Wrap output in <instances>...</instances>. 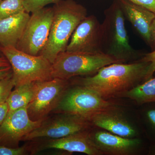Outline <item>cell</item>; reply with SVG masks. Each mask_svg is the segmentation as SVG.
Wrapping results in <instances>:
<instances>
[{"label": "cell", "instance_id": "3", "mask_svg": "<svg viewBox=\"0 0 155 155\" xmlns=\"http://www.w3.org/2000/svg\"><path fill=\"white\" fill-rule=\"evenodd\" d=\"M102 23V52L122 63L136 58L138 53L129 43L125 15L118 0L104 12Z\"/></svg>", "mask_w": 155, "mask_h": 155}, {"label": "cell", "instance_id": "30", "mask_svg": "<svg viewBox=\"0 0 155 155\" xmlns=\"http://www.w3.org/2000/svg\"><path fill=\"white\" fill-rule=\"evenodd\" d=\"M1 46H0V57H2V56H3L2 55V52H1Z\"/></svg>", "mask_w": 155, "mask_h": 155}, {"label": "cell", "instance_id": "17", "mask_svg": "<svg viewBox=\"0 0 155 155\" xmlns=\"http://www.w3.org/2000/svg\"><path fill=\"white\" fill-rule=\"evenodd\" d=\"M117 97L130 99L138 104L155 103V77L119 94Z\"/></svg>", "mask_w": 155, "mask_h": 155}, {"label": "cell", "instance_id": "20", "mask_svg": "<svg viewBox=\"0 0 155 155\" xmlns=\"http://www.w3.org/2000/svg\"><path fill=\"white\" fill-rule=\"evenodd\" d=\"M14 87V84L12 72L0 80V105L6 102Z\"/></svg>", "mask_w": 155, "mask_h": 155}, {"label": "cell", "instance_id": "9", "mask_svg": "<svg viewBox=\"0 0 155 155\" xmlns=\"http://www.w3.org/2000/svg\"><path fill=\"white\" fill-rule=\"evenodd\" d=\"M91 123L87 119L77 115L58 113L52 118H46L41 125L28 133L23 140L40 138L57 139L86 131Z\"/></svg>", "mask_w": 155, "mask_h": 155}, {"label": "cell", "instance_id": "27", "mask_svg": "<svg viewBox=\"0 0 155 155\" xmlns=\"http://www.w3.org/2000/svg\"><path fill=\"white\" fill-rule=\"evenodd\" d=\"M12 72L11 66L0 68V80L7 77Z\"/></svg>", "mask_w": 155, "mask_h": 155}, {"label": "cell", "instance_id": "21", "mask_svg": "<svg viewBox=\"0 0 155 155\" xmlns=\"http://www.w3.org/2000/svg\"><path fill=\"white\" fill-rule=\"evenodd\" d=\"M61 0H24L25 11L28 13H33L38 11L50 4H56Z\"/></svg>", "mask_w": 155, "mask_h": 155}, {"label": "cell", "instance_id": "1", "mask_svg": "<svg viewBox=\"0 0 155 155\" xmlns=\"http://www.w3.org/2000/svg\"><path fill=\"white\" fill-rule=\"evenodd\" d=\"M150 63L140 60L131 64L107 65L96 73L78 78V85L94 91L104 98L116 97L145 81Z\"/></svg>", "mask_w": 155, "mask_h": 155}, {"label": "cell", "instance_id": "25", "mask_svg": "<svg viewBox=\"0 0 155 155\" xmlns=\"http://www.w3.org/2000/svg\"><path fill=\"white\" fill-rule=\"evenodd\" d=\"M155 13V0H127Z\"/></svg>", "mask_w": 155, "mask_h": 155}, {"label": "cell", "instance_id": "4", "mask_svg": "<svg viewBox=\"0 0 155 155\" xmlns=\"http://www.w3.org/2000/svg\"><path fill=\"white\" fill-rule=\"evenodd\" d=\"M12 70L14 87L53 79L52 64L42 55L34 56L15 47L1 48Z\"/></svg>", "mask_w": 155, "mask_h": 155}, {"label": "cell", "instance_id": "16", "mask_svg": "<svg viewBox=\"0 0 155 155\" xmlns=\"http://www.w3.org/2000/svg\"><path fill=\"white\" fill-rule=\"evenodd\" d=\"M30 15L25 11L0 19V46L16 48Z\"/></svg>", "mask_w": 155, "mask_h": 155}, {"label": "cell", "instance_id": "32", "mask_svg": "<svg viewBox=\"0 0 155 155\" xmlns=\"http://www.w3.org/2000/svg\"><path fill=\"white\" fill-rule=\"evenodd\" d=\"M0 1H1V0H0Z\"/></svg>", "mask_w": 155, "mask_h": 155}, {"label": "cell", "instance_id": "2", "mask_svg": "<svg viewBox=\"0 0 155 155\" xmlns=\"http://www.w3.org/2000/svg\"><path fill=\"white\" fill-rule=\"evenodd\" d=\"M53 8L54 15L48 38L38 55L51 64L60 53L66 51L69 39L87 14L86 8L74 0H61Z\"/></svg>", "mask_w": 155, "mask_h": 155}, {"label": "cell", "instance_id": "18", "mask_svg": "<svg viewBox=\"0 0 155 155\" xmlns=\"http://www.w3.org/2000/svg\"><path fill=\"white\" fill-rule=\"evenodd\" d=\"M39 82L27 84L15 87L6 101L9 112L27 107L33 99L38 87Z\"/></svg>", "mask_w": 155, "mask_h": 155}, {"label": "cell", "instance_id": "14", "mask_svg": "<svg viewBox=\"0 0 155 155\" xmlns=\"http://www.w3.org/2000/svg\"><path fill=\"white\" fill-rule=\"evenodd\" d=\"M43 149H54L70 153H84L88 155H102L86 131L60 138L51 139L41 146Z\"/></svg>", "mask_w": 155, "mask_h": 155}, {"label": "cell", "instance_id": "10", "mask_svg": "<svg viewBox=\"0 0 155 155\" xmlns=\"http://www.w3.org/2000/svg\"><path fill=\"white\" fill-rule=\"evenodd\" d=\"M102 25L94 15L87 16L77 26L68 44V52L101 53Z\"/></svg>", "mask_w": 155, "mask_h": 155}, {"label": "cell", "instance_id": "22", "mask_svg": "<svg viewBox=\"0 0 155 155\" xmlns=\"http://www.w3.org/2000/svg\"><path fill=\"white\" fill-rule=\"evenodd\" d=\"M143 114L147 127L155 137V105L147 106Z\"/></svg>", "mask_w": 155, "mask_h": 155}, {"label": "cell", "instance_id": "29", "mask_svg": "<svg viewBox=\"0 0 155 155\" xmlns=\"http://www.w3.org/2000/svg\"><path fill=\"white\" fill-rule=\"evenodd\" d=\"M11 66L8 61L4 56L0 57V68Z\"/></svg>", "mask_w": 155, "mask_h": 155}, {"label": "cell", "instance_id": "26", "mask_svg": "<svg viewBox=\"0 0 155 155\" xmlns=\"http://www.w3.org/2000/svg\"><path fill=\"white\" fill-rule=\"evenodd\" d=\"M8 112V107L7 102L0 105V127L5 121Z\"/></svg>", "mask_w": 155, "mask_h": 155}, {"label": "cell", "instance_id": "19", "mask_svg": "<svg viewBox=\"0 0 155 155\" xmlns=\"http://www.w3.org/2000/svg\"><path fill=\"white\" fill-rule=\"evenodd\" d=\"M24 2V0L0 1V19L26 11Z\"/></svg>", "mask_w": 155, "mask_h": 155}, {"label": "cell", "instance_id": "12", "mask_svg": "<svg viewBox=\"0 0 155 155\" xmlns=\"http://www.w3.org/2000/svg\"><path fill=\"white\" fill-rule=\"evenodd\" d=\"M89 134L94 144L102 154H131L141 144V140L137 137L126 138L105 130H97Z\"/></svg>", "mask_w": 155, "mask_h": 155}, {"label": "cell", "instance_id": "11", "mask_svg": "<svg viewBox=\"0 0 155 155\" xmlns=\"http://www.w3.org/2000/svg\"><path fill=\"white\" fill-rule=\"evenodd\" d=\"M27 107L8 112L0 127V145L17 148L19 142L41 125L43 121H33L29 118Z\"/></svg>", "mask_w": 155, "mask_h": 155}, {"label": "cell", "instance_id": "8", "mask_svg": "<svg viewBox=\"0 0 155 155\" xmlns=\"http://www.w3.org/2000/svg\"><path fill=\"white\" fill-rule=\"evenodd\" d=\"M68 80L58 78L39 82L33 99L27 107L29 118L43 121L57 107L68 87Z\"/></svg>", "mask_w": 155, "mask_h": 155}, {"label": "cell", "instance_id": "7", "mask_svg": "<svg viewBox=\"0 0 155 155\" xmlns=\"http://www.w3.org/2000/svg\"><path fill=\"white\" fill-rule=\"evenodd\" d=\"M54 15L52 8H44L31 13L16 48L37 56L45 46Z\"/></svg>", "mask_w": 155, "mask_h": 155}, {"label": "cell", "instance_id": "6", "mask_svg": "<svg viewBox=\"0 0 155 155\" xmlns=\"http://www.w3.org/2000/svg\"><path fill=\"white\" fill-rule=\"evenodd\" d=\"M118 108V104L107 101L91 89L78 85L67 89L53 112L74 114L88 121L99 112Z\"/></svg>", "mask_w": 155, "mask_h": 155}, {"label": "cell", "instance_id": "5", "mask_svg": "<svg viewBox=\"0 0 155 155\" xmlns=\"http://www.w3.org/2000/svg\"><path fill=\"white\" fill-rule=\"evenodd\" d=\"M120 61L104 54L68 52L60 53L52 64L53 78L69 80L72 77L92 75L103 67Z\"/></svg>", "mask_w": 155, "mask_h": 155}, {"label": "cell", "instance_id": "24", "mask_svg": "<svg viewBox=\"0 0 155 155\" xmlns=\"http://www.w3.org/2000/svg\"><path fill=\"white\" fill-rule=\"evenodd\" d=\"M26 147H9L0 145V155H23L27 153Z\"/></svg>", "mask_w": 155, "mask_h": 155}, {"label": "cell", "instance_id": "13", "mask_svg": "<svg viewBox=\"0 0 155 155\" xmlns=\"http://www.w3.org/2000/svg\"><path fill=\"white\" fill-rule=\"evenodd\" d=\"M119 110V108L101 111L88 119L91 124L116 135L126 138H136L138 131Z\"/></svg>", "mask_w": 155, "mask_h": 155}, {"label": "cell", "instance_id": "15", "mask_svg": "<svg viewBox=\"0 0 155 155\" xmlns=\"http://www.w3.org/2000/svg\"><path fill=\"white\" fill-rule=\"evenodd\" d=\"M124 15L146 42L150 45V28L155 13L127 0H118Z\"/></svg>", "mask_w": 155, "mask_h": 155}, {"label": "cell", "instance_id": "23", "mask_svg": "<svg viewBox=\"0 0 155 155\" xmlns=\"http://www.w3.org/2000/svg\"><path fill=\"white\" fill-rule=\"evenodd\" d=\"M140 60L150 63L149 68L146 78V81L152 77L153 74L155 72V50L151 52L145 54Z\"/></svg>", "mask_w": 155, "mask_h": 155}, {"label": "cell", "instance_id": "31", "mask_svg": "<svg viewBox=\"0 0 155 155\" xmlns=\"http://www.w3.org/2000/svg\"></svg>", "mask_w": 155, "mask_h": 155}, {"label": "cell", "instance_id": "28", "mask_svg": "<svg viewBox=\"0 0 155 155\" xmlns=\"http://www.w3.org/2000/svg\"><path fill=\"white\" fill-rule=\"evenodd\" d=\"M151 46L155 50V15L150 28Z\"/></svg>", "mask_w": 155, "mask_h": 155}]
</instances>
